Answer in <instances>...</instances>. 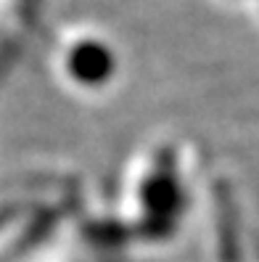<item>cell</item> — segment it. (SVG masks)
Returning <instances> with one entry per match:
<instances>
[{
	"label": "cell",
	"instance_id": "cell-3",
	"mask_svg": "<svg viewBox=\"0 0 259 262\" xmlns=\"http://www.w3.org/2000/svg\"><path fill=\"white\" fill-rule=\"evenodd\" d=\"M51 74L72 96L96 98L116 82L119 56L98 29L72 27L51 48Z\"/></svg>",
	"mask_w": 259,
	"mask_h": 262
},
{
	"label": "cell",
	"instance_id": "cell-1",
	"mask_svg": "<svg viewBox=\"0 0 259 262\" xmlns=\"http://www.w3.org/2000/svg\"><path fill=\"white\" fill-rule=\"evenodd\" d=\"M204 159L193 138L156 127L132 141L96 191L82 186L80 207L111 262L154 257L193 225L204 193Z\"/></svg>",
	"mask_w": 259,
	"mask_h": 262
},
{
	"label": "cell",
	"instance_id": "cell-4",
	"mask_svg": "<svg viewBox=\"0 0 259 262\" xmlns=\"http://www.w3.org/2000/svg\"><path fill=\"white\" fill-rule=\"evenodd\" d=\"M80 196L48 228H42L11 262H111L101 252L93 230L85 220Z\"/></svg>",
	"mask_w": 259,
	"mask_h": 262
},
{
	"label": "cell",
	"instance_id": "cell-2",
	"mask_svg": "<svg viewBox=\"0 0 259 262\" xmlns=\"http://www.w3.org/2000/svg\"><path fill=\"white\" fill-rule=\"evenodd\" d=\"M80 191L82 183L61 169H24L0 178V262H11L77 202Z\"/></svg>",
	"mask_w": 259,
	"mask_h": 262
}]
</instances>
